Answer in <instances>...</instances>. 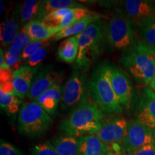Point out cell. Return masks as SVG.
Here are the masks:
<instances>
[{"label": "cell", "mask_w": 155, "mask_h": 155, "mask_svg": "<svg viewBox=\"0 0 155 155\" xmlns=\"http://www.w3.org/2000/svg\"><path fill=\"white\" fill-rule=\"evenodd\" d=\"M137 120L153 131L155 138V92L150 87H144L141 93Z\"/></svg>", "instance_id": "obj_13"}, {"label": "cell", "mask_w": 155, "mask_h": 155, "mask_svg": "<svg viewBox=\"0 0 155 155\" xmlns=\"http://www.w3.org/2000/svg\"><path fill=\"white\" fill-rule=\"evenodd\" d=\"M63 79L56 83L36 101L39 105L51 116L55 115L59 103H61L64 87Z\"/></svg>", "instance_id": "obj_16"}, {"label": "cell", "mask_w": 155, "mask_h": 155, "mask_svg": "<svg viewBox=\"0 0 155 155\" xmlns=\"http://www.w3.org/2000/svg\"><path fill=\"white\" fill-rule=\"evenodd\" d=\"M78 140L79 155H107L111 150L96 134L82 136Z\"/></svg>", "instance_id": "obj_17"}, {"label": "cell", "mask_w": 155, "mask_h": 155, "mask_svg": "<svg viewBox=\"0 0 155 155\" xmlns=\"http://www.w3.org/2000/svg\"><path fill=\"white\" fill-rule=\"evenodd\" d=\"M89 81L86 73L74 67L63 87L61 106L65 111L74 110L89 98Z\"/></svg>", "instance_id": "obj_7"}, {"label": "cell", "mask_w": 155, "mask_h": 155, "mask_svg": "<svg viewBox=\"0 0 155 155\" xmlns=\"http://www.w3.org/2000/svg\"><path fill=\"white\" fill-rule=\"evenodd\" d=\"M39 68L40 67L32 68L25 65L13 72L12 83L15 93L20 99H23L28 94Z\"/></svg>", "instance_id": "obj_14"}, {"label": "cell", "mask_w": 155, "mask_h": 155, "mask_svg": "<svg viewBox=\"0 0 155 155\" xmlns=\"http://www.w3.org/2000/svg\"><path fill=\"white\" fill-rule=\"evenodd\" d=\"M101 19V16L99 15L94 14L89 15L84 18H83L78 22L73 25L72 26H70L68 28L63 29V30L56 34L53 37V40H59L63 38H68L71 37L78 35L81 34V32H83L86 29L88 28L90 25L94 23L97 20Z\"/></svg>", "instance_id": "obj_22"}, {"label": "cell", "mask_w": 155, "mask_h": 155, "mask_svg": "<svg viewBox=\"0 0 155 155\" xmlns=\"http://www.w3.org/2000/svg\"><path fill=\"white\" fill-rule=\"evenodd\" d=\"M0 155H22L19 149L13 144L1 139Z\"/></svg>", "instance_id": "obj_32"}, {"label": "cell", "mask_w": 155, "mask_h": 155, "mask_svg": "<svg viewBox=\"0 0 155 155\" xmlns=\"http://www.w3.org/2000/svg\"><path fill=\"white\" fill-rule=\"evenodd\" d=\"M50 42L48 40H40V41H34L27 47L22 52L21 58L23 63L26 61L29 58L32 56L35 53H37L39 50L42 49L45 47H48Z\"/></svg>", "instance_id": "obj_29"}, {"label": "cell", "mask_w": 155, "mask_h": 155, "mask_svg": "<svg viewBox=\"0 0 155 155\" xmlns=\"http://www.w3.org/2000/svg\"><path fill=\"white\" fill-rule=\"evenodd\" d=\"M82 5L71 0H44L42 1L37 19L42 20L53 12L68 8H81Z\"/></svg>", "instance_id": "obj_20"}, {"label": "cell", "mask_w": 155, "mask_h": 155, "mask_svg": "<svg viewBox=\"0 0 155 155\" xmlns=\"http://www.w3.org/2000/svg\"><path fill=\"white\" fill-rule=\"evenodd\" d=\"M23 28L33 41L48 40L63 30L61 28H52L43 20L35 19L23 26Z\"/></svg>", "instance_id": "obj_15"}, {"label": "cell", "mask_w": 155, "mask_h": 155, "mask_svg": "<svg viewBox=\"0 0 155 155\" xmlns=\"http://www.w3.org/2000/svg\"><path fill=\"white\" fill-rule=\"evenodd\" d=\"M104 25L101 19L90 25L78 38V52L75 66L81 71H86L101 55L104 49Z\"/></svg>", "instance_id": "obj_4"}, {"label": "cell", "mask_w": 155, "mask_h": 155, "mask_svg": "<svg viewBox=\"0 0 155 155\" xmlns=\"http://www.w3.org/2000/svg\"><path fill=\"white\" fill-rule=\"evenodd\" d=\"M94 14H96V13L93 12L85 8V7L73 8L72 12L69 15H68L66 17H65L62 19L61 23H60V28L63 29L68 28V27L72 26L73 25L75 24L84 17Z\"/></svg>", "instance_id": "obj_26"}, {"label": "cell", "mask_w": 155, "mask_h": 155, "mask_svg": "<svg viewBox=\"0 0 155 155\" xmlns=\"http://www.w3.org/2000/svg\"><path fill=\"white\" fill-rule=\"evenodd\" d=\"M104 40L111 49L122 51L131 48L135 41L132 23L118 9L105 25Z\"/></svg>", "instance_id": "obj_6"}, {"label": "cell", "mask_w": 155, "mask_h": 155, "mask_svg": "<svg viewBox=\"0 0 155 155\" xmlns=\"http://www.w3.org/2000/svg\"><path fill=\"white\" fill-rule=\"evenodd\" d=\"M53 119L36 101L25 103L18 116L19 134L29 137H38L50 130Z\"/></svg>", "instance_id": "obj_5"}, {"label": "cell", "mask_w": 155, "mask_h": 155, "mask_svg": "<svg viewBox=\"0 0 155 155\" xmlns=\"http://www.w3.org/2000/svg\"><path fill=\"white\" fill-rule=\"evenodd\" d=\"M110 66L111 65L107 63L98 65L89 80L91 98L104 115L119 114L124 110L111 86Z\"/></svg>", "instance_id": "obj_3"}, {"label": "cell", "mask_w": 155, "mask_h": 155, "mask_svg": "<svg viewBox=\"0 0 155 155\" xmlns=\"http://www.w3.org/2000/svg\"><path fill=\"white\" fill-rule=\"evenodd\" d=\"M135 27L140 40L155 47V17L147 19Z\"/></svg>", "instance_id": "obj_24"}, {"label": "cell", "mask_w": 155, "mask_h": 155, "mask_svg": "<svg viewBox=\"0 0 155 155\" xmlns=\"http://www.w3.org/2000/svg\"><path fill=\"white\" fill-rule=\"evenodd\" d=\"M128 124L129 122L124 117L113 118L104 122L96 135L109 147H120L127 134Z\"/></svg>", "instance_id": "obj_9"}, {"label": "cell", "mask_w": 155, "mask_h": 155, "mask_svg": "<svg viewBox=\"0 0 155 155\" xmlns=\"http://www.w3.org/2000/svg\"><path fill=\"white\" fill-rule=\"evenodd\" d=\"M41 2L42 1L37 0H27L19 7H17L22 24H27L30 21L37 19Z\"/></svg>", "instance_id": "obj_23"}, {"label": "cell", "mask_w": 155, "mask_h": 155, "mask_svg": "<svg viewBox=\"0 0 155 155\" xmlns=\"http://www.w3.org/2000/svg\"><path fill=\"white\" fill-rule=\"evenodd\" d=\"M2 5H3V3H2V1H1V13L2 14V12H3V11H4V7H2Z\"/></svg>", "instance_id": "obj_37"}, {"label": "cell", "mask_w": 155, "mask_h": 155, "mask_svg": "<svg viewBox=\"0 0 155 155\" xmlns=\"http://www.w3.org/2000/svg\"><path fill=\"white\" fill-rule=\"evenodd\" d=\"M49 141L59 155H79L78 137L62 134L53 137Z\"/></svg>", "instance_id": "obj_19"}, {"label": "cell", "mask_w": 155, "mask_h": 155, "mask_svg": "<svg viewBox=\"0 0 155 155\" xmlns=\"http://www.w3.org/2000/svg\"><path fill=\"white\" fill-rule=\"evenodd\" d=\"M63 78L62 73L55 71L51 66L45 67L38 71L27 97L31 101H36L42 95Z\"/></svg>", "instance_id": "obj_12"}, {"label": "cell", "mask_w": 155, "mask_h": 155, "mask_svg": "<svg viewBox=\"0 0 155 155\" xmlns=\"http://www.w3.org/2000/svg\"><path fill=\"white\" fill-rule=\"evenodd\" d=\"M110 80L120 104L125 109L130 108L134 98V88L130 80L119 67L111 65Z\"/></svg>", "instance_id": "obj_10"}, {"label": "cell", "mask_w": 155, "mask_h": 155, "mask_svg": "<svg viewBox=\"0 0 155 155\" xmlns=\"http://www.w3.org/2000/svg\"><path fill=\"white\" fill-rule=\"evenodd\" d=\"M118 9L134 25H137L155 17V3L144 0H127L121 4Z\"/></svg>", "instance_id": "obj_11"}, {"label": "cell", "mask_w": 155, "mask_h": 155, "mask_svg": "<svg viewBox=\"0 0 155 155\" xmlns=\"http://www.w3.org/2000/svg\"><path fill=\"white\" fill-rule=\"evenodd\" d=\"M150 87L155 92V73L152 81H151V83H150Z\"/></svg>", "instance_id": "obj_35"}, {"label": "cell", "mask_w": 155, "mask_h": 155, "mask_svg": "<svg viewBox=\"0 0 155 155\" xmlns=\"http://www.w3.org/2000/svg\"><path fill=\"white\" fill-rule=\"evenodd\" d=\"M19 13L17 9H15L12 15L5 19L1 24V32H0V40L1 45L3 48H7L11 45L15 38H16L19 30V23H20Z\"/></svg>", "instance_id": "obj_18"}, {"label": "cell", "mask_w": 155, "mask_h": 155, "mask_svg": "<svg viewBox=\"0 0 155 155\" xmlns=\"http://www.w3.org/2000/svg\"><path fill=\"white\" fill-rule=\"evenodd\" d=\"M22 100L15 94L0 91V106L7 115L16 114L20 110Z\"/></svg>", "instance_id": "obj_25"}, {"label": "cell", "mask_w": 155, "mask_h": 155, "mask_svg": "<svg viewBox=\"0 0 155 155\" xmlns=\"http://www.w3.org/2000/svg\"><path fill=\"white\" fill-rule=\"evenodd\" d=\"M104 123V114L91 98L71 112L59 125L63 134L80 137L96 134Z\"/></svg>", "instance_id": "obj_1"}, {"label": "cell", "mask_w": 155, "mask_h": 155, "mask_svg": "<svg viewBox=\"0 0 155 155\" xmlns=\"http://www.w3.org/2000/svg\"><path fill=\"white\" fill-rule=\"evenodd\" d=\"M32 42L34 41L29 36V35L27 33L26 31L25 30V29L22 27L19 32V33L17 34L16 38H15L14 41L12 43L10 48L17 50V51L22 52Z\"/></svg>", "instance_id": "obj_27"}, {"label": "cell", "mask_w": 155, "mask_h": 155, "mask_svg": "<svg viewBox=\"0 0 155 155\" xmlns=\"http://www.w3.org/2000/svg\"><path fill=\"white\" fill-rule=\"evenodd\" d=\"M21 55H22V52L17 51L10 47L5 53L6 62L8 64L9 66L11 68H14L15 71L22 68L20 66L22 63Z\"/></svg>", "instance_id": "obj_28"}, {"label": "cell", "mask_w": 155, "mask_h": 155, "mask_svg": "<svg viewBox=\"0 0 155 155\" xmlns=\"http://www.w3.org/2000/svg\"><path fill=\"white\" fill-rule=\"evenodd\" d=\"M128 155H155V144L147 145L129 153Z\"/></svg>", "instance_id": "obj_33"}, {"label": "cell", "mask_w": 155, "mask_h": 155, "mask_svg": "<svg viewBox=\"0 0 155 155\" xmlns=\"http://www.w3.org/2000/svg\"><path fill=\"white\" fill-rule=\"evenodd\" d=\"M0 68L1 69H10L11 68L9 66V65L6 62L5 53H4L3 50H0Z\"/></svg>", "instance_id": "obj_34"}, {"label": "cell", "mask_w": 155, "mask_h": 155, "mask_svg": "<svg viewBox=\"0 0 155 155\" xmlns=\"http://www.w3.org/2000/svg\"><path fill=\"white\" fill-rule=\"evenodd\" d=\"M78 52V35L66 38L58 48V57L60 61L67 63H73L77 59Z\"/></svg>", "instance_id": "obj_21"}, {"label": "cell", "mask_w": 155, "mask_h": 155, "mask_svg": "<svg viewBox=\"0 0 155 155\" xmlns=\"http://www.w3.org/2000/svg\"><path fill=\"white\" fill-rule=\"evenodd\" d=\"M119 62L139 84H150L155 73V47L136 38L133 45L122 53Z\"/></svg>", "instance_id": "obj_2"}, {"label": "cell", "mask_w": 155, "mask_h": 155, "mask_svg": "<svg viewBox=\"0 0 155 155\" xmlns=\"http://www.w3.org/2000/svg\"><path fill=\"white\" fill-rule=\"evenodd\" d=\"M155 144L154 133L138 120L129 122L121 147L127 154L149 144Z\"/></svg>", "instance_id": "obj_8"}, {"label": "cell", "mask_w": 155, "mask_h": 155, "mask_svg": "<svg viewBox=\"0 0 155 155\" xmlns=\"http://www.w3.org/2000/svg\"><path fill=\"white\" fill-rule=\"evenodd\" d=\"M107 155H119V152H116L114 150H111Z\"/></svg>", "instance_id": "obj_36"}, {"label": "cell", "mask_w": 155, "mask_h": 155, "mask_svg": "<svg viewBox=\"0 0 155 155\" xmlns=\"http://www.w3.org/2000/svg\"><path fill=\"white\" fill-rule=\"evenodd\" d=\"M48 48L45 47L42 49L39 50L37 53L34 54L33 55L29 58L26 61L24 62L25 65L26 66L32 67V68H38L41 62L43 61L46 56L48 55Z\"/></svg>", "instance_id": "obj_31"}, {"label": "cell", "mask_w": 155, "mask_h": 155, "mask_svg": "<svg viewBox=\"0 0 155 155\" xmlns=\"http://www.w3.org/2000/svg\"><path fill=\"white\" fill-rule=\"evenodd\" d=\"M32 155H59V154L48 140L35 145L32 150Z\"/></svg>", "instance_id": "obj_30"}]
</instances>
